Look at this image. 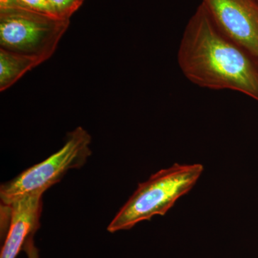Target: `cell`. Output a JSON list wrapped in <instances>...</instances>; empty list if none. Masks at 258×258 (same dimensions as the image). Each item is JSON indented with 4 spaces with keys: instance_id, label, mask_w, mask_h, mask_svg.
Wrapping results in <instances>:
<instances>
[{
    "instance_id": "8fae6325",
    "label": "cell",
    "mask_w": 258,
    "mask_h": 258,
    "mask_svg": "<svg viewBox=\"0 0 258 258\" xmlns=\"http://www.w3.org/2000/svg\"><path fill=\"white\" fill-rule=\"evenodd\" d=\"M18 8L17 0H0V10Z\"/></svg>"
},
{
    "instance_id": "3957f363",
    "label": "cell",
    "mask_w": 258,
    "mask_h": 258,
    "mask_svg": "<svg viewBox=\"0 0 258 258\" xmlns=\"http://www.w3.org/2000/svg\"><path fill=\"white\" fill-rule=\"evenodd\" d=\"M91 135L82 127L69 132L60 150L1 185L2 204L8 206L23 197L43 195L47 189L60 181L68 171L86 164L91 154Z\"/></svg>"
},
{
    "instance_id": "7a4b0ae2",
    "label": "cell",
    "mask_w": 258,
    "mask_h": 258,
    "mask_svg": "<svg viewBox=\"0 0 258 258\" xmlns=\"http://www.w3.org/2000/svg\"><path fill=\"white\" fill-rule=\"evenodd\" d=\"M200 164H179L161 169L140 183L108 226L113 233L130 230L139 222L164 215L176 202L192 189L203 174Z\"/></svg>"
},
{
    "instance_id": "5b68a950",
    "label": "cell",
    "mask_w": 258,
    "mask_h": 258,
    "mask_svg": "<svg viewBox=\"0 0 258 258\" xmlns=\"http://www.w3.org/2000/svg\"><path fill=\"white\" fill-rule=\"evenodd\" d=\"M201 4L217 27L258 61L257 0H202Z\"/></svg>"
},
{
    "instance_id": "277c9868",
    "label": "cell",
    "mask_w": 258,
    "mask_h": 258,
    "mask_svg": "<svg viewBox=\"0 0 258 258\" xmlns=\"http://www.w3.org/2000/svg\"><path fill=\"white\" fill-rule=\"evenodd\" d=\"M70 23L23 8L0 10V48L45 62L55 53Z\"/></svg>"
},
{
    "instance_id": "9c48e42d",
    "label": "cell",
    "mask_w": 258,
    "mask_h": 258,
    "mask_svg": "<svg viewBox=\"0 0 258 258\" xmlns=\"http://www.w3.org/2000/svg\"><path fill=\"white\" fill-rule=\"evenodd\" d=\"M17 3L18 8H23L40 14L59 18L48 0H17Z\"/></svg>"
},
{
    "instance_id": "7c38bea8",
    "label": "cell",
    "mask_w": 258,
    "mask_h": 258,
    "mask_svg": "<svg viewBox=\"0 0 258 258\" xmlns=\"http://www.w3.org/2000/svg\"><path fill=\"white\" fill-rule=\"evenodd\" d=\"M257 1H258V0H257Z\"/></svg>"
},
{
    "instance_id": "ba28073f",
    "label": "cell",
    "mask_w": 258,
    "mask_h": 258,
    "mask_svg": "<svg viewBox=\"0 0 258 258\" xmlns=\"http://www.w3.org/2000/svg\"><path fill=\"white\" fill-rule=\"evenodd\" d=\"M59 18L71 20V17L82 6L85 0H48Z\"/></svg>"
},
{
    "instance_id": "8992f818",
    "label": "cell",
    "mask_w": 258,
    "mask_h": 258,
    "mask_svg": "<svg viewBox=\"0 0 258 258\" xmlns=\"http://www.w3.org/2000/svg\"><path fill=\"white\" fill-rule=\"evenodd\" d=\"M10 220L0 258H16L29 237L40 227L42 195H30L3 205Z\"/></svg>"
},
{
    "instance_id": "30bf717a",
    "label": "cell",
    "mask_w": 258,
    "mask_h": 258,
    "mask_svg": "<svg viewBox=\"0 0 258 258\" xmlns=\"http://www.w3.org/2000/svg\"><path fill=\"white\" fill-rule=\"evenodd\" d=\"M23 250L26 253L27 258H39V250L34 242L33 236L29 237L24 244Z\"/></svg>"
},
{
    "instance_id": "52a82bcc",
    "label": "cell",
    "mask_w": 258,
    "mask_h": 258,
    "mask_svg": "<svg viewBox=\"0 0 258 258\" xmlns=\"http://www.w3.org/2000/svg\"><path fill=\"white\" fill-rule=\"evenodd\" d=\"M43 62L34 56L0 48V91H6L24 75Z\"/></svg>"
},
{
    "instance_id": "6da1fadb",
    "label": "cell",
    "mask_w": 258,
    "mask_h": 258,
    "mask_svg": "<svg viewBox=\"0 0 258 258\" xmlns=\"http://www.w3.org/2000/svg\"><path fill=\"white\" fill-rule=\"evenodd\" d=\"M177 63L199 87L237 91L258 102V61L217 27L202 4L185 27Z\"/></svg>"
}]
</instances>
